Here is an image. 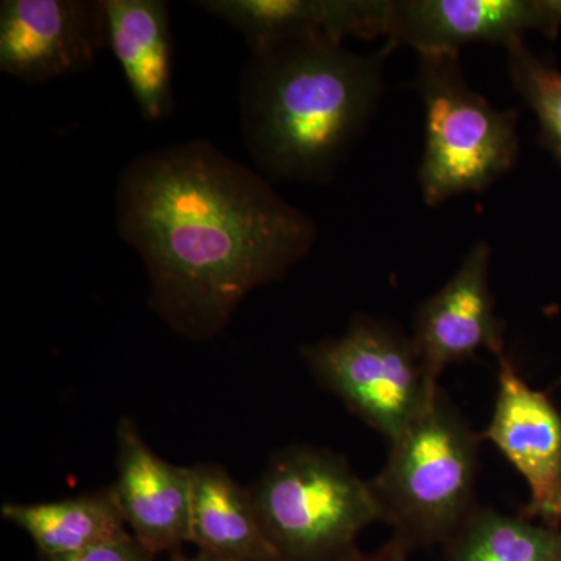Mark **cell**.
Segmentation results:
<instances>
[{
	"mask_svg": "<svg viewBox=\"0 0 561 561\" xmlns=\"http://www.w3.org/2000/svg\"><path fill=\"white\" fill-rule=\"evenodd\" d=\"M481 442L438 389L419 419L389 443V459L370 481L394 538L409 549L451 540L478 508Z\"/></svg>",
	"mask_w": 561,
	"mask_h": 561,
	"instance_id": "3",
	"label": "cell"
},
{
	"mask_svg": "<svg viewBox=\"0 0 561 561\" xmlns=\"http://www.w3.org/2000/svg\"><path fill=\"white\" fill-rule=\"evenodd\" d=\"M493 416L481 434L529 486L519 515L561 529V413L548 394L523 378L507 354L497 357Z\"/></svg>",
	"mask_w": 561,
	"mask_h": 561,
	"instance_id": "8",
	"label": "cell"
},
{
	"mask_svg": "<svg viewBox=\"0 0 561 561\" xmlns=\"http://www.w3.org/2000/svg\"><path fill=\"white\" fill-rule=\"evenodd\" d=\"M505 50L513 87L537 117L542 146L561 165V69L530 50L526 39Z\"/></svg>",
	"mask_w": 561,
	"mask_h": 561,
	"instance_id": "17",
	"label": "cell"
},
{
	"mask_svg": "<svg viewBox=\"0 0 561 561\" xmlns=\"http://www.w3.org/2000/svg\"><path fill=\"white\" fill-rule=\"evenodd\" d=\"M116 468L110 490L128 531L153 556L179 552L191 540V468L151 451L130 419L117 427Z\"/></svg>",
	"mask_w": 561,
	"mask_h": 561,
	"instance_id": "11",
	"label": "cell"
},
{
	"mask_svg": "<svg viewBox=\"0 0 561 561\" xmlns=\"http://www.w3.org/2000/svg\"><path fill=\"white\" fill-rule=\"evenodd\" d=\"M561 0H390L387 43L423 51H456L468 44L511 46L529 32L556 38Z\"/></svg>",
	"mask_w": 561,
	"mask_h": 561,
	"instance_id": "9",
	"label": "cell"
},
{
	"mask_svg": "<svg viewBox=\"0 0 561 561\" xmlns=\"http://www.w3.org/2000/svg\"><path fill=\"white\" fill-rule=\"evenodd\" d=\"M250 493L280 561H339L365 527L383 522L371 482L311 446L276 453Z\"/></svg>",
	"mask_w": 561,
	"mask_h": 561,
	"instance_id": "4",
	"label": "cell"
},
{
	"mask_svg": "<svg viewBox=\"0 0 561 561\" xmlns=\"http://www.w3.org/2000/svg\"><path fill=\"white\" fill-rule=\"evenodd\" d=\"M415 84L424 111L419 184L427 206L479 194L513 169L522 149L518 114L472 90L460 54H419Z\"/></svg>",
	"mask_w": 561,
	"mask_h": 561,
	"instance_id": "5",
	"label": "cell"
},
{
	"mask_svg": "<svg viewBox=\"0 0 561 561\" xmlns=\"http://www.w3.org/2000/svg\"><path fill=\"white\" fill-rule=\"evenodd\" d=\"M313 378L387 442L400 437L435 397L413 343L390 321L357 316L339 337L302 350Z\"/></svg>",
	"mask_w": 561,
	"mask_h": 561,
	"instance_id": "6",
	"label": "cell"
},
{
	"mask_svg": "<svg viewBox=\"0 0 561 561\" xmlns=\"http://www.w3.org/2000/svg\"><path fill=\"white\" fill-rule=\"evenodd\" d=\"M0 515L31 537L44 561L68 559L128 531L110 489L50 502H7Z\"/></svg>",
	"mask_w": 561,
	"mask_h": 561,
	"instance_id": "15",
	"label": "cell"
},
{
	"mask_svg": "<svg viewBox=\"0 0 561 561\" xmlns=\"http://www.w3.org/2000/svg\"><path fill=\"white\" fill-rule=\"evenodd\" d=\"M117 232L139 254L150 306L194 341L219 334L243 298L316 245V221L209 140L146 151L116 190Z\"/></svg>",
	"mask_w": 561,
	"mask_h": 561,
	"instance_id": "1",
	"label": "cell"
},
{
	"mask_svg": "<svg viewBox=\"0 0 561 561\" xmlns=\"http://www.w3.org/2000/svg\"><path fill=\"white\" fill-rule=\"evenodd\" d=\"M210 16L241 33L251 54L290 43L387 35L390 0H198Z\"/></svg>",
	"mask_w": 561,
	"mask_h": 561,
	"instance_id": "12",
	"label": "cell"
},
{
	"mask_svg": "<svg viewBox=\"0 0 561 561\" xmlns=\"http://www.w3.org/2000/svg\"><path fill=\"white\" fill-rule=\"evenodd\" d=\"M490 261L489 243H476L448 283L416 309L412 339L434 386L449 365L470 360L481 351L496 357L505 353L490 287Z\"/></svg>",
	"mask_w": 561,
	"mask_h": 561,
	"instance_id": "10",
	"label": "cell"
},
{
	"mask_svg": "<svg viewBox=\"0 0 561 561\" xmlns=\"http://www.w3.org/2000/svg\"><path fill=\"white\" fill-rule=\"evenodd\" d=\"M154 557L157 556L147 551L130 531H125L88 551L55 561H154Z\"/></svg>",
	"mask_w": 561,
	"mask_h": 561,
	"instance_id": "18",
	"label": "cell"
},
{
	"mask_svg": "<svg viewBox=\"0 0 561 561\" xmlns=\"http://www.w3.org/2000/svg\"><path fill=\"white\" fill-rule=\"evenodd\" d=\"M408 546L393 537L376 552L364 553L356 549L339 561H408Z\"/></svg>",
	"mask_w": 561,
	"mask_h": 561,
	"instance_id": "19",
	"label": "cell"
},
{
	"mask_svg": "<svg viewBox=\"0 0 561 561\" xmlns=\"http://www.w3.org/2000/svg\"><path fill=\"white\" fill-rule=\"evenodd\" d=\"M108 49L119 62L144 119L173 110L171 5L164 0H103Z\"/></svg>",
	"mask_w": 561,
	"mask_h": 561,
	"instance_id": "13",
	"label": "cell"
},
{
	"mask_svg": "<svg viewBox=\"0 0 561 561\" xmlns=\"http://www.w3.org/2000/svg\"><path fill=\"white\" fill-rule=\"evenodd\" d=\"M445 548L448 561H561V529L478 505Z\"/></svg>",
	"mask_w": 561,
	"mask_h": 561,
	"instance_id": "16",
	"label": "cell"
},
{
	"mask_svg": "<svg viewBox=\"0 0 561 561\" xmlns=\"http://www.w3.org/2000/svg\"><path fill=\"white\" fill-rule=\"evenodd\" d=\"M192 470L191 540L198 552L224 561H280L254 507L242 489L217 463Z\"/></svg>",
	"mask_w": 561,
	"mask_h": 561,
	"instance_id": "14",
	"label": "cell"
},
{
	"mask_svg": "<svg viewBox=\"0 0 561 561\" xmlns=\"http://www.w3.org/2000/svg\"><path fill=\"white\" fill-rule=\"evenodd\" d=\"M172 561H224L220 559H216V557L208 556V553L198 552L197 556H179L176 553L175 557H173Z\"/></svg>",
	"mask_w": 561,
	"mask_h": 561,
	"instance_id": "20",
	"label": "cell"
},
{
	"mask_svg": "<svg viewBox=\"0 0 561 561\" xmlns=\"http://www.w3.org/2000/svg\"><path fill=\"white\" fill-rule=\"evenodd\" d=\"M397 47L356 54L324 39L253 51L239 84L242 136L251 160L275 180L327 184L367 130L383 94V66Z\"/></svg>",
	"mask_w": 561,
	"mask_h": 561,
	"instance_id": "2",
	"label": "cell"
},
{
	"mask_svg": "<svg viewBox=\"0 0 561 561\" xmlns=\"http://www.w3.org/2000/svg\"><path fill=\"white\" fill-rule=\"evenodd\" d=\"M108 47L103 0H3L0 72L38 84L92 68Z\"/></svg>",
	"mask_w": 561,
	"mask_h": 561,
	"instance_id": "7",
	"label": "cell"
}]
</instances>
